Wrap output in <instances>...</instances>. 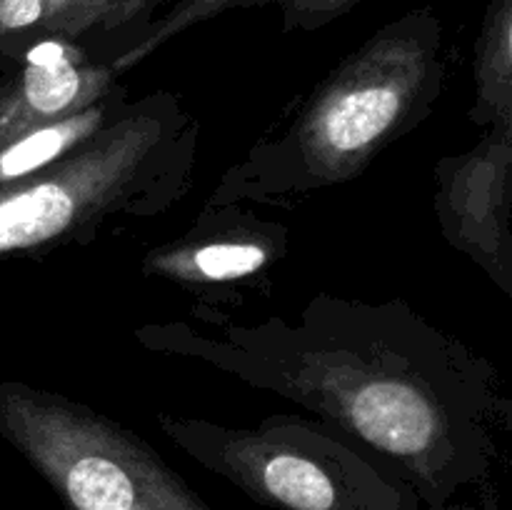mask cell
Here are the masks:
<instances>
[{
    "label": "cell",
    "instance_id": "8fae6325",
    "mask_svg": "<svg viewBox=\"0 0 512 510\" xmlns=\"http://www.w3.org/2000/svg\"><path fill=\"white\" fill-rule=\"evenodd\" d=\"M470 120L480 130L512 128V0H488L473 48Z\"/></svg>",
    "mask_w": 512,
    "mask_h": 510
},
{
    "label": "cell",
    "instance_id": "30bf717a",
    "mask_svg": "<svg viewBox=\"0 0 512 510\" xmlns=\"http://www.w3.org/2000/svg\"><path fill=\"white\" fill-rule=\"evenodd\" d=\"M128 100V90L120 85L108 98L98 100V103L88 105L78 113L65 115L55 123L10 140L8 145L0 148V185L23 180L68 158L73 150H78L93 135H98L125 108Z\"/></svg>",
    "mask_w": 512,
    "mask_h": 510
},
{
    "label": "cell",
    "instance_id": "ba28073f",
    "mask_svg": "<svg viewBox=\"0 0 512 510\" xmlns=\"http://www.w3.org/2000/svg\"><path fill=\"white\" fill-rule=\"evenodd\" d=\"M120 88L108 58L78 40L43 35L0 73V148Z\"/></svg>",
    "mask_w": 512,
    "mask_h": 510
},
{
    "label": "cell",
    "instance_id": "277c9868",
    "mask_svg": "<svg viewBox=\"0 0 512 510\" xmlns=\"http://www.w3.org/2000/svg\"><path fill=\"white\" fill-rule=\"evenodd\" d=\"M155 425L188 458L268 510H420L385 458L318 415L275 413L255 425L158 410Z\"/></svg>",
    "mask_w": 512,
    "mask_h": 510
},
{
    "label": "cell",
    "instance_id": "7c38bea8",
    "mask_svg": "<svg viewBox=\"0 0 512 510\" xmlns=\"http://www.w3.org/2000/svg\"><path fill=\"white\" fill-rule=\"evenodd\" d=\"M275 0H178L163 13L155 15L148 23V28L140 33V38L130 45L128 50L113 60V70L118 75L128 73L135 65L143 60L153 58L163 45L183 35L185 30L203 25L208 20L220 18V15L230 13V10H243V8H260V5H273Z\"/></svg>",
    "mask_w": 512,
    "mask_h": 510
},
{
    "label": "cell",
    "instance_id": "8992f818",
    "mask_svg": "<svg viewBox=\"0 0 512 510\" xmlns=\"http://www.w3.org/2000/svg\"><path fill=\"white\" fill-rule=\"evenodd\" d=\"M290 245L288 225L260 218L253 205L200 208L188 230L145 250L138 270L175 285L200 305H240L270 293L275 270L290 258Z\"/></svg>",
    "mask_w": 512,
    "mask_h": 510
},
{
    "label": "cell",
    "instance_id": "5b68a950",
    "mask_svg": "<svg viewBox=\"0 0 512 510\" xmlns=\"http://www.w3.org/2000/svg\"><path fill=\"white\" fill-rule=\"evenodd\" d=\"M0 438L68 510H213L140 435L55 390L0 380Z\"/></svg>",
    "mask_w": 512,
    "mask_h": 510
},
{
    "label": "cell",
    "instance_id": "5bb4252c",
    "mask_svg": "<svg viewBox=\"0 0 512 510\" xmlns=\"http://www.w3.org/2000/svg\"><path fill=\"white\" fill-rule=\"evenodd\" d=\"M363 0H275L280 10V30L285 35L315 33L325 25L335 23Z\"/></svg>",
    "mask_w": 512,
    "mask_h": 510
},
{
    "label": "cell",
    "instance_id": "7a4b0ae2",
    "mask_svg": "<svg viewBox=\"0 0 512 510\" xmlns=\"http://www.w3.org/2000/svg\"><path fill=\"white\" fill-rule=\"evenodd\" d=\"M445 78L438 13L408 10L345 55L283 125L235 160L203 208L295 203L358 180L433 115Z\"/></svg>",
    "mask_w": 512,
    "mask_h": 510
},
{
    "label": "cell",
    "instance_id": "52a82bcc",
    "mask_svg": "<svg viewBox=\"0 0 512 510\" xmlns=\"http://www.w3.org/2000/svg\"><path fill=\"white\" fill-rule=\"evenodd\" d=\"M433 210L445 243L512 298V128L483 130L478 145L433 170Z\"/></svg>",
    "mask_w": 512,
    "mask_h": 510
},
{
    "label": "cell",
    "instance_id": "6da1fadb",
    "mask_svg": "<svg viewBox=\"0 0 512 510\" xmlns=\"http://www.w3.org/2000/svg\"><path fill=\"white\" fill-rule=\"evenodd\" d=\"M188 315L133 340L318 415L388 460L428 510H500L512 425L500 370L408 300L318 293L295 315L240 320L200 303Z\"/></svg>",
    "mask_w": 512,
    "mask_h": 510
},
{
    "label": "cell",
    "instance_id": "4fadbf2b",
    "mask_svg": "<svg viewBox=\"0 0 512 510\" xmlns=\"http://www.w3.org/2000/svg\"><path fill=\"white\" fill-rule=\"evenodd\" d=\"M58 0H0V73L13 68L43 35Z\"/></svg>",
    "mask_w": 512,
    "mask_h": 510
},
{
    "label": "cell",
    "instance_id": "3957f363",
    "mask_svg": "<svg viewBox=\"0 0 512 510\" xmlns=\"http://www.w3.org/2000/svg\"><path fill=\"white\" fill-rule=\"evenodd\" d=\"M200 120L150 90L60 163L0 185V263L83 250L163 218L195 185Z\"/></svg>",
    "mask_w": 512,
    "mask_h": 510
},
{
    "label": "cell",
    "instance_id": "9c48e42d",
    "mask_svg": "<svg viewBox=\"0 0 512 510\" xmlns=\"http://www.w3.org/2000/svg\"><path fill=\"white\" fill-rule=\"evenodd\" d=\"M173 3L178 0H58L43 35L78 40L113 63Z\"/></svg>",
    "mask_w": 512,
    "mask_h": 510
}]
</instances>
